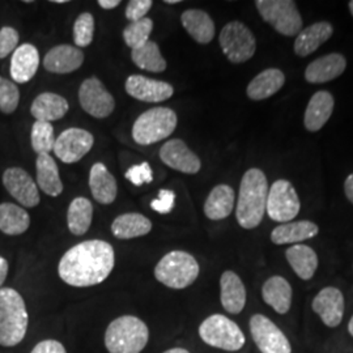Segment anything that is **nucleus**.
Here are the masks:
<instances>
[{
  "label": "nucleus",
  "mask_w": 353,
  "mask_h": 353,
  "mask_svg": "<svg viewBox=\"0 0 353 353\" xmlns=\"http://www.w3.org/2000/svg\"><path fill=\"white\" fill-rule=\"evenodd\" d=\"M115 265L113 246L101 240L84 241L64 254L58 265L65 284L85 288L105 281Z\"/></svg>",
  "instance_id": "1"
},
{
  "label": "nucleus",
  "mask_w": 353,
  "mask_h": 353,
  "mask_svg": "<svg viewBox=\"0 0 353 353\" xmlns=\"http://www.w3.org/2000/svg\"><path fill=\"white\" fill-rule=\"evenodd\" d=\"M268 196L267 176L261 169H249L241 181L236 217L243 229L258 227L265 214Z\"/></svg>",
  "instance_id": "2"
},
{
  "label": "nucleus",
  "mask_w": 353,
  "mask_h": 353,
  "mask_svg": "<svg viewBox=\"0 0 353 353\" xmlns=\"http://www.w3.org/2000/svg\"><path fill=\"white\" fill-rule=\"evenodd\" d=\"M29 316L21 294L0 288V345L14 347L26 338Z\"/></svg>",
  "instance_id": "3"
},
{
  "label": "nucleus",
  "mask_w": 353,
  "mask_h": 353,
  "mask_svg": "<svg viewBox=\"0 0 353 353\" xmlns=\"http://www.w3.org/2000/svg\"><path fill=\"white\" fill-rule=\"evenodd\" d=\"M150 331L137 316L114 319L105 334V345L110 353H140L147 345Z\"/></svg>",
  "instance_id": "4"
},
{
  "label": "nucleus",
  "mask_w": 353,
  "mask_h": 353,
  "mask_svg": "<svg viewBox=\"0 0 353 353\" xmlns=\"http://www.w3.org/2000/svg\"><path fill=\"white\" fill-rule=\"evenodd\" d=\"M196 259L186 252H170L160 259L154 268V276L172 290H185L199 276Z\"/></svg>",
  "instance_id": "5"
},
{
  "label": "nucleus",
  "mask_w": 353,
  "mask_h": 353,
  "mask_svg": "<svg viewBox=\"0 0 353 353\" xmlns=\"http://www.w3.org/2000/svg\"><path fill=\"white\" fill-rule=\"evenodd\" d=\"M176 114L169 108H153L139 115L132 126V138L141 145H150L169 138L176 130Z\"/></svg>",
  "instance_id": "6"
},
{
  "label": "nucleus",
  "mask_w": 353,
  "mask_h": 353,
  "mask_svg": "<svg viewBox=\"0 0 353 353\" xmlns=\"http://www.w3.org/2000/svg\"><path fill=\"white\" fill-rule=\"evenodd\" d=\"M255 7L265 23L285 37H296L303 30V17L293 0H256Z\"/></svg>",
  "instance_id": "7"
},
{
  "label": "nucleus",
  "mask_w": 353,
  "mask_h": 353,
  "mask_svg": "<svg viewBox=\"0 0 353 353\" xmlns=\"http://www.w3.org/2000/svg\"><path fill=\"white\" fill-rule=\"evenodd\" d=\"M199 336L205 344L228 352L240 351L246 341L239 325L223 314L205 318L199 326Z\"/></svg>",
  "instance_id": "8"
},
{
  "label": "nucleus",
  "mask_w": 353,
  "mask_h": 353,
  "mask_svg": "<svg viewBox=\"0 0 353 353\" xmlns=\"http://www.w3.org/2000/svg\"><path fill=\"white\" fill-rule=\"evenodd\" d=\"M219 41L224 55L232 63H245L252 59L256 51L255 36L240 21H232L224 26Z\"/></svg>",
  "instance_id": "9"
},
{
  "label": "nucleus",
  "mask_w": 353,
  "mask_h": 353,
  "mask_svg": "<svg viewBox=\"0 0 353 353\" xmlns=\"http://www.w3.org/2000/svg\"><path fill=\"white\" fill-rule=\"evenodd\" d=\"M301 210L299 194L287 179H278L268 190L265 212L276 223H290Z\"/></svg>",
  "instance_id": "10"
},
{
  "label": "nucleus",
  "mask_w": 353,
  "mask_h": 353,
  "mask_svg": "<svg viewBox=\"0 0 353 353\" xmlns=\"http://www.w3.org/2000/svg\"><path fill=\"white\" fill-rule=\"evenodd\" d=\"M250 332L261 352L292 353V345L285 334L263 314H254L250 318Z\"/></svg>",
  "instance_id": "11"
},
{
  "label": "nucleus",
  "mask_w": 353,
  "mask_h": 353,
  "mask_svg": "<svg viewBox=\"0 0 353 353\" xmlns=\"http://www.w3.org/2000/svg\"><path fill=\"white\" fill-rule=\"evenodd\" d=\"M79 101L85 113L99 119L108 118L115 109L113 96L97 77L83 81L79 89Z\"/></svg>",
  "instance_id": "12"
},
{
  "label": "nucleus",
  "mask_w": 353,
  "mask_h": 353,
  "mask_svg": "<svg viewBox=\"0 0 353 353\" xmlns=\"http://www.w3.org/2000/svg\"><path fill=\"white\" fill-rule=\"evenodd\" d=\"M94 144L93 135L83 128H68L55 139L54 153L64 164H75Z\"/></svg>",
  "instance_id": "13"
},
{
  "label": "nucleus",
  "mask_w": 353,
  "mask_h": 353,
  "mask_svg": "<svg viewBox=\"0 0 353 353\" xmlns=\"http://www.w3.org/2000/svg\"><path fill=\"white\" fill-rule=\"evenodd\" d=\"M3 185L13 198L28 208L38 205L41 201L37 183L21 168H10L3 173Z\"/></svg>",
  "instance_id": "14"
},
{
  "label": "nucleus",
  "mask_w": 353,
  "mask_h": 353,
  "mask_svg": "<svg viewBox=\"0 0 353 353\" xmlns=\"http://www.w3.org/2000/svg\"><path fill=\"white\" fill-rule=\"evenodd\" d=\"M160 159L169 168L185 174H196L202 168L201 159L181 139L166 141L160 150Z\"/></svg>",
  "instance_id": "15"
},
{
  "label": "nucleus",
  "mask_w": 353,
  "mask_h": 353,
  "mask_svg": "<svg viewBox=\"0 0 353 353\" xmlns=\"http://www.w3.org/2000/svg\"><path fill=\"white\" fill-rule=\"evenodd\" d=\"M312 307L327 327H338L344 316V296L341 290L326 287L318 292Z\"/></svg>",
  "instance_id": "16"
},
{
  "label": "nucleus",
  "mask_w": 353,
  "mask_h": 353,
  "mask_svg": "<svg viewBox=\"0 0 353 353\" xmlns=\"http://www.w3.org/2000/svg\"><path fill=\"white\" fill-rule=\"evenodd\" d=\"M126 92L134 99L144 102H163L169 100L174 88L165 81L153 80L141 75L127 77Z\"/></svg>",
  "instance_id": "17"
},
{
  "label": "nucleus",
  "mask_w": 353,
  "mask_h": 353,
  "mask_svg": "<svg viewBox=\"0 0 353 353\" xmlns=\"http://www.w3.org/2000/svg\"><path fill=\"white\" fill-rule=\"evenodd\" d=\"M347 68V59L339 52H331L316 58L305 70V79L310 84L327 83L343 75Z\"/></svg>",
  "instance_id": "18"
},
{
  "label": "nucleus",
  "mask_w": 353,
  "mask_h": 353,
  "mask_svg": "<svg viewBox=\"0 0 353 353\" xmlns=\"http://www.w3.org/2000/svg\"><path fill=\"white\" fill-rule=\"evenodd\" d=\"M84 63V54L76 46L59 45L52 48L43 58V67L52 74H70Z\"/></svg>",
  "instance_id": "19"
},
{
  "label": "nucleus",
  "mask_w": 353,
  "mask_h": 353,
  "mask_svg": "<svg viewBox=\"0 0 353 353\" xmlns=\"http://www.w3.org/2000/svg\"><path fill=\"white\" fill-rule=\"evenodd\" d=\"M335 106V100L327 90H319L312 96L303 115L305 128L310 132H316L325 126L331 118Z\"/></svg>",
  "instance_id": "20"
},
{
  "label": "nucleus",
  "mask_w": 353,
  "mask_h": 353,
  "mask_svg": "<svg viewBox=\"0 0 353 353\" xmlns=\"http://www.w3.org/2000/svg\"><path fill=\"white\" fill-rule=\"evenodd\" d=\"M39 52L37 48L24 43L13 51L11 58V76L14 83L26 84L37 74Z\"/></svg>",
  "instance_id": "21"
},
{
  "label": "nucleus",
  "mask_w": 353,
  "mask_h": 353,
  "mask_svg": "<svg viewBox=\"0 0 353 353\" xmlns=\"http://www.w3.org/2000/svg\"><path fill=\"white\" fill-rule=\"evenodd\" d=\"M220 300L230 314H240L246 305V288L240 276L233 271H225L220 279Z\"/></svg>",
  "instance_id": "22"
},
{
  "label": "nucleus",
  "mask_w": 353,
  "mask_h": 353,
  "mask_svg": "<svg viewBox=\"0 0 353 353\" xmlns=\"http://www.w3.org/2000/svg\"><path fill=\"white\" fill-rule=\"evenodd\" d=\"M334 26L327 21H319L303 29L294 41V52L297 57L305 58L319 49L332 37Z\"/></svg>",
  "instance_id": "23"
},
{
  "label": "nucleus",
  "mask_w": 353,
  "mask_h": 353,
  "mask_svg": "<svg viewBox=\"0 0 353 353\" xmlns=\"http://www.w3.org/2000/svg\"><path fill=\"white\" fill-rule=\"evenodd\" d=\"M285 84V75L279 68H267L255 76L248 85L246 93L252 101H263L276 94Z\"/></svg>",
  "instance_id": "24"
},
{
  "label": "nucleus",
  "mask_w": 353,
  "mask_h": 353,
  "mask_svg": "<svg viewBox=\"0 0 353 353\" xmlns=\"http://www.w3.org/2000/svg\"><path fill=\"white\" fill-rule=\"evenodd\" d=\"M318 233L319 228L313 221H290L275 228L271 232V241L275 245H299L303 241L314 239Z\"/></svg>",
  "instance_id": "25"
},
{
  "label": "nucleus",
  "mask_w": 353,
  "mask_h": 353,
  "mask_svg": "<svg viewBox=\"0 0 353 353\" xmlns=\"http://www.w3.org/2000/svg\"><path fill=\"white\" fill-rule=\"evenodd\" d=\"M89 188L93 198L101 204H112L117 198L118 186L106 165L96 163L89 173Z\"/></svg>",
  "instance_id": "26"
},
{
  "label": "nucleus",
  "mask_w": 353,
  "mask_h": 353,
  "mask_svg": "<svg viewBox=\"0 0 353 353\" xmlns=\"http://www.w3.org/2000/svg\"><path fill=\"white\" fill-rule=\"evenodd\" d=\"M292 287L287 279L272 276L262 287V297L278 314H287L292 306Z\"/></svg>",
  "instance_id": "27"
},
{
  "label": "nucleus",
  "mask_w": 353,
  "mask_h": 353,
  "mask_svg": "<svg viewBox=\"0 0 353 353\" xmlns=\"http://www.w3.org/2000/svg\"><path fill=\"white\" fill-rule=\"evenodd\" d=\"M68 112L67 100L51 92L41 93L30 106V113L36 118V121L49 122L62 119Z\"/></svg>",
  "instance_id": "28"
},
{
  "label": "nucleus",
  "mask_w": 353,
  "mask_h": 353,
  "mask_svg": "<svg viewBox=\"0 0 353 353\" xmlns=\"http://www.w3.org/2000/svg\"><path fill=\"white\" fill-rule=\"evenodd\" d=\"M181 23L198 43H210L214 37V23L202 10H188L181 14Z\"/></svg>",
  "instance_id": "29"
},
{
  "label": "nucleus",
  "mask_w": 353,
  "mask_h": 353,
  "mask_svg": "<svg viewBox=\"0 0 353 353\" xmlns=\"http://www.w3.org/2000/svg\"><path fill=\"white\" fill-rule=\"evenodd\" d=\"M234 190L229 185H217L204 203V214L214 221L224 220L234 208Z\"/></svg>",
  "instance_id": "30"
},
{
  "label": "nucleus",
  "mask_w": 353,
  "mask_h": 353,
  "mask_svg": "<svg viewBox=\"0 0 353 353\" xmlns=\"http://www.w3.org/2000/svg\"><path fill=\"white\" fill-rule=\"evenodd\" d=\"M287 261L294 274L303 280H310L318 268V255L307 245H293L285 252Z\"/></svg>",
  "instance_id": "31"
},
{
  "label": "nucleus",
  "mask_w": 353,
  "mask_h": 353,
  "mask_svg": "<svg viewBox=\"0 0 353 353\" xmlns=\"http://www.w3.org/2000/svg\"><path fill=\"white\" fill-rule=\"evenodd\" d=\"M37 185L50 196H58L63 191V183L59 176L58 165L50 154H39L36 160Z\"/></svg>",
  "instance_id": "32"
},
{
  "label": "nucleus",
  "mask_w": 353,
  "mask_h": 353,
  "mask_svg": "<svg viewBox=\"0 0 353 353\" xmlns=\"http://www.w3.org/2000/svg\"><path fill=\"white\" fill-rule=\"evenodd\" d=\"M151 230V220L140 214H119L112 224V232L119 240L141 237L148 234Z\"/></svg>",
  "instance_id": "33"
},
{
  "label": "nucleus",
  "mask_w": 353,
  "mask_h": 353,
  "mask_svg": "<svg viewBox=\"0 0 353 353\" xmlns=\"http://www.w3.org/2000/svg\"><path fill=\"white\" fill-rule=\"evenodd\" d=\"M30 225V217L24 208L13 203L0 204V230L7 236H20Z\"/></svg>",
  "instance_id": "34"
},
{
  "label": "nucleus",
  "mask_w": 353,
  "mask_h": 353,
  "mask_svg": "<svg viewBox=\"0 0 353 353\" xmlns=\"http://www.w3.org/2000/svg\"><path fill=\"white\" fill-rule=\"evenodd\" d=\"M93 217V205L87 198H75L67 211V225L72 234L83 236L88 232Z\"/></svg>",
  "instance_id": "35"
},
{
  "label": "nucleus",
  "mask_w": 353,
  "mask_h": 353,
  "mask_svg": "<svg viewBox=\"0 0 353 353\" xmlns=\"http://www.w3.org/2000/svg\"><path fill=\"white\" fill-rule=\"evenodd\" d=\"M131 59L139 68L150 72L159 74L166 70V62L160 52L159 45L151 39L143 46L131 51Z\"/></svg>",
  "instance_id": "36"
},
{
  "label": "nucleus",
  "mask_w": 353,
  "mask_h": 353,
  "mask_svg": "<svg viewBox=\"0 0 353 353\" xmlns=\"http://www.w3.org/2000/svg\"><path fill=\"white\" fill-rule=\"evenodd\" d=\"M32 147L34 152L39 154H50L54 151L55 145V137H54V127L49 122L36 121L32 127Z\"/></svg>",
  "instance_id": "37"
},
{
  "label": "nucleus",
  "mask_w": 353,
  "mask_h": 353,
  "mask_svg": "<svg viewBox=\"0 0 353 353\" xmlns=\"http://www.w3.org/2000/svg\"><path fill=\"white\" fill-rule=\"evenodd\" d=\"M152 29H153V21L148 17H144L139 21L130 23L123 30V39L127 46L134 49H138L150 41Z\"/></svg>",
  "instance_id": "38"
},
{
  "label": "nucleus",
  "mask_w": 353,
  "mask_h": 353,
  "mask_svg": "<svg viewBox=\"0 0 353 353\" xmlns=\"http://www.w3.org/2000/svg\"><path fill=\"white\" fill-rule=\"evenodd\" d=\"M94 36V19L88 12L81 13L74 26V41L76 48H87Z\"/></svg>",
  "instance_id": "39"
},
{
  "label": "nucleus",
  "mask_w": 353,
  "mask_h": 353,
  "mask_svg": "<svg viewBox=\"0 0 353 353\" xmlns=\"http://www.w3.org/2000/svg\"><path fill=\"white\" fill-rule=\"evenodd\" d=\"M20 102V90L17 85L0 76V112L11 114L17 109Z\"/></svg>",
  "instance_id": "40"
},
{
  "label": "nucleus",
  "mask_w": 353,
  "mask_h": 353,
  "mask_svg": "<svg viewBox=\"0 0 353 353\" xmlns=\"http://www.w3.org/2000/svg\"><path fill=\"white\" fill-rule=\"evenodd\" d=\"M19 33L11 26H4L0 29V59L7 58L11 52L17 49Z\"/></svg>",
  "instance_id": "41"
},
{
  "label": "nucleus",
  "mask_w": 353,
  "mask_h": 353,
  "mask_svg": "<svg viewBox=\"0 0 353 353\" xmlns=\"http://www.w3.org/2000/svg\"><path fill=\"white\" fill-rule=\"evenodd\" d=\"M125 176L135 186H141L144 183H151L152 181H153L151 166H150L147 161H144V163H141L139 165L131 166L127 170Z\"/></svg>",
  "instance_id": "42"
},
{
  "label": "nucleus",
  "mask_w": 353,
  "mask_h": 353,
  "mask_svg": "<svg viewBox=\"0 0 353 353\" xmlns=\"http://www.w3.org/2000/svg\"><path fill=\"white\" fill-rule=\"evenodd\" d=\"M153 6L152 0H131L128 1L126 8V17L130 23L139 21L145 17Z\"/></svg>",
  "instance_id": "43"
},
{
  "label": "nucleus",
  "mask_w": 353,
  "mask_h": 353,
  "mask_svg": "<svg viewBox=\"0 0 353 353\" xmlns=\"http://www.w3.org/2000/svg\"><path fill=\"white\" fill-rule=\"evenodd\" d=\"M176 194L172 190H161L159 192V198L151 202V208L159 214H169L174 208Z\"/></svg>",
  "instance_id": "44"
},
{
  "label": "nucleus",
  "mask_w": 353,
  "mask_h": 353,
  "mask_svg": "<svg viewBox=\"0 0 353 353\" xmlns=\"http://www.w3.org/2000/svg\"><path fill=\"white\" fill-rule=\"evenodd\" d=\"M30 353H67L61 341H43L38 343Z\"/></svg>",
  "instance_id": "45"
},
{
  "label": "nucleus",
  "mask_w": 353,
  "mask_h": 353,
  "mask_svg": "<svg viewBox=\"0 0 353 353\" xmlns=\"http://www.w3.org/2000/svg\"><path fill=\"white\" fill-rule=\"evenodd\" d=\"M344 191H345V196L348 198V201L353 204V173L347 176V179L344 182Z\"/></svg>",
  "instance_id": "46"
},
{
  "label": "nucleus",
  "mask_w": 353,
  "mask_h": 353,
  "mask_svg": "<svg viewBox=\"0 0 353 353\" xmlns=\"http://www.w3.org/2000/svg\"><path fill=\"white\" fill-rule=\"evenodd\" d=\"M7 275H8V262L3 256H0V288L3 287Z\"/></svg>",
  "instance_id": "47"
},
{
  "label": "nucleus",
  "mask_w": 353,
  "mask_h": 353,
  "mask_svg": "<svg viewBox=\"0 0 353 353\" xmlns=\"http://www.w3.org/2000/svg\"><path fill=\"white\" fill-rule=\"evenodd\" d=\"M121 4L119 0H100L99 6L103 10H114Z\"/></svg>",
  "instance_id": "48"
},
{
  "label": "nucleus",
  "mask_w": 353,
  "mask_h": 353,
  "mask_svg": "<svg viewBox=\"0 0 353 353\" xmlns=\"http://www.w3.org/2000/svg\"><path fill=\"white\" fill-rule=\"evenodd\" d=\"M163 353H190L188 350H185V348H173V350H169V351H166V352Z\"/></svg>",
  "instance_id": "49"
},
{
  "label": "nucleus",
  "mask_w": 353,
  "mask_h": 353,
  "mask_svg": "<svg viewBox=\"0 0 353 353\" xmlns=\"http://www.w3.org/2000/svg\"><path fill=\"white\" fill-rule=\"evenodd\" d=\"M348 332H350L351 336H353V316L351 321H350V323H348Z\"/></svg>",
  "instance_id": "50"
},
{
  "label": "nucleus",
  "mask_w": 353,
  "mask_h": 353,
  "mask_svg": "<svg viewBox=\"0 0 353 353\" xmlns=\"http://www.w3.org/2000/svg\"><path fill=\"white\" fill-rule=\"evenodd\" d=\"M165 3L166 4H176V3H179V0H165Z\"/></svg>",
  "instance_id": "51"
},
{
  "label": "nucleus",
  "mask_w": 353,
  "mask_h": 353,
  "mask_svg": "<svg viewBox=\"0 0 353 353\" xmlns=\"http://www.w3.org/2000/svg\"><path fill=\"white\" fill-rule=\"evenodd\" d=\"M348 7H350V11H351V13H352L353 16V0H351V1L348 3Z\"/></svg>",
  "instance_id": "52"
},
{
  "label": "nucleus",
  "mask_w": 353,
  "mask_h": 353,
  "mask_svg": "<svg viewBox=\"0 0 353 353\" xmlns=\"http://www.w3.org/2000/svg\"><path fill=\"white\" fill-rule=\"evenodd\" d=\"M52 3H58V4H63V3H67L65 0H54Z\"/></svg>",
  "instance_id": "53"
}]
</instances>
